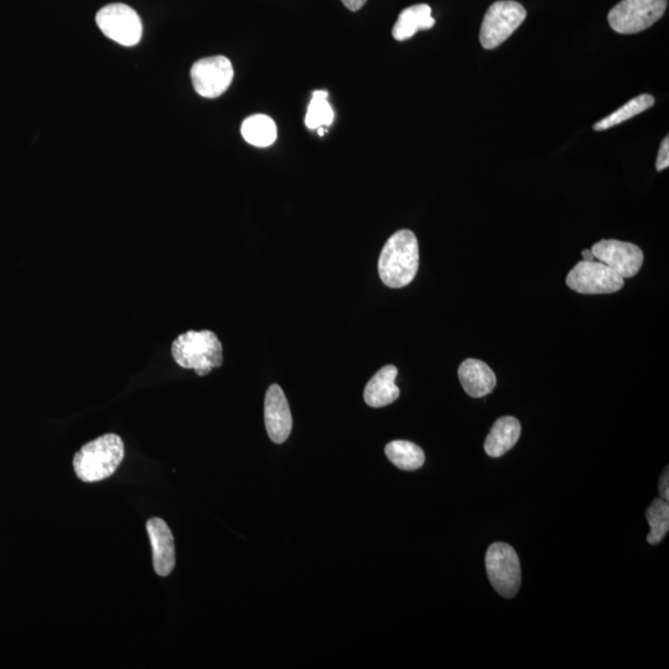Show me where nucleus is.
I'll use <instances>...</instances> for the list:
<instances>
[{
  "instance_id": "f257e3e1",
  "label": "nucleus",
  "mask_w": 669,
  "mask_h": 669,
  "mask_svg": "<svg viewBox=\"0 0 669 669\" xmlns=\"http://www.w3.org/2000/svg\"><path fill=\"white\" fill-rule=\"evenodd\" d=\"M419 268V245L412 231H397L383 246L378 259V273L388 288L411 284Z\"/></svg>"
},
{
  "instance_id": "f03ea898",
  "label": "nucleus",
  "mask_w": 669,
  "mask_h": 669,
  "mask_svg": "<svg viewBox=\"0 0 669 669\" xmlns=\"http://www.w3.org/2000/svg\"><path fill=\"white\" fill-rule=\"evenodd\" d=\"M126 454L124 443L117 434H105L92 440L74 456V470L80 480L92 484L112 476Z\"/></svg>"
},
{
  "instance_id": "7ed1b4c3",
  "label": "nucleus",
  "mask_w": 669,
  "mask_h": 669,
  "mask_svg": "<svg viewBox=\"0 0 669 669\" xmlns=\"http://www.w3.org/2000/svg\"><path fill=\"white\" fill-rule=\"evenodd\" d=\"M171 355L180 367L194 370L197 376L204 377L222 366L223 347L212 331L190 330L176 337Z\"/></svg>"
},
{
  "instance_id": "20e7f679",
  "label": "nucleus",
  "mask_w": 669,
  "mask_h": 669,
  "mask_svg": "<svg viewBox=\"0 0 669 669\" xmlns=\"http://www.w3.org/2000/svg\"><path fill=\"white\" fill-rule=\"evenodd\" d=\"M667 5V0H622L610 10V27L622 35L641 33L665 15Z\"/></svg>"
},
{
  "instance_id": "39448f33",
  "label": "nucleus",
  "mask_w": 669,
  "mask_h": 669,
  "mask_svg": "<svg viewBox=\"0 0 669 669\" xmlns=\"http://www.w3.org/2000/svg\"><path fill=\"white\" fill-rule=\"evenodd\" d=\"M485 564L492 588L502 598H515L522 583L520 558L515 549L507 543L491 544L487 549Z\"/></svg>"
},
{
  "instance_id": "423d86ee",
  "label": "nucleus",
  "mask_w": 669,
  "mask_h": 669,
  "mask_svg": "<svg viewBox=\"0 0 669 669\" xmlns=\"http://www.w3.org/2000/svg\"><path fill=\"white\" fill-rule=\"evenodd\" d=\"M527 12L513 0H500L487 10L480 30V43L486 50H494L510 38L525 22Z\"/></svg>"
},
{
  "instance_id": "0eeeda50",
  "label": "nucleus",
  "mask_w": 669,
  "mask_h": 669,
  "mask_svg": "<svg viewBox=\"0 0 669 669\" xmlns=\"http://www.w3.org/2000/svg\"><path fill=\"white\" fill-rule=\"evenodd\" d=\"M102 33L124 46L137 45L142 39L143 24L136 10L127 4L106 5L96 15Z\"/></svg>"
},
{
  "instance_id": "6e6552de",
  "label": "nucleus",
  "mask_w": 669,
  "mask_h": 669,
  "mask_svg": "<svg viewBox=\"0 0 669 669\" xmlns=\"http://www.w3.org/2000/svg\"><path fill=\"white\" fill-rule=\"evenodd\" d=\"M624 284V278L599 261L579 262L567 277L570 289L586 295L616 293Z\"/></svg>"
},
{
  "instance_id": "1a4fd4ad",
  "label": "nucleus",
  "mask_w": 669,
  "mask_h": 669,
  "mask_svg": "<svg viewBox=\"0 0 669 669\" xmlns=\"http://www.w3.org/2000/svg\"><path fill=\"white\" fill-rule=\"evenodd\" d=\"M191 80L201 97L217 98L231 86L235 71L232 62L225 56L206 57L191 67Z\"/></svg>"
},
{
  "instance_id": "9d476101",
  "label": "nucleus",
  "mask_w": 669,
  "mask_h": 669,
  "mask_svg": "<svg viewBox=\"0 0 669 669\" xmlns=\"http://www.w3.org/2000/svg\"><path fill=\"white\" fill-rule=\"evenodd\" d=\"M596 261L606 264L622 278L635 277L643 264L640 247L629 242L603 240L591 247Z\"/></svg>"
},
{
  "instance_id": "9b49d317",
  "label": "nucleus",
  "mask_w": 669,
  "mask_h": 669,
  "mask_svg": "<svg viewBox=\"0 0 669 669\" xmlns=\"http://www.w3.org/2000/svg\"><path fill=\"white\" fill-rule=\"evenodd\" d=\"M264 422L273 443L287 442L293 428L292 412L287 397L278 385L268 388L264 399Z\"/></svg>"
},
{
  "instance_id": "f8f14e48",
  "label": "nucleus",
  "mask_w": 669,
  "mask_h": 669,
  "mask_svg": "<svg viewBox=\"0 0 669 669\" xmlns=\"http://www.w3.org/2000/svg\"><path fill=\"white\" fill-rule=\"evenodd\" d=\"M147 531L153 549V565L159 577H168L175 568V543L167 522L150 518Z\"/></svg>"
},
{
  "instance_id": "ddd939ff",
  "label": "nucleus",
  "mask_w": 669,
  "mask_h": 669,
  "mask_svg": "<svg viewBox=\"0 0 669 669\" xmlns=\"http://www.w3.org/2000/svg\"><path fill=\"white\" fill-rule=\"evenodd\" d=\"M459 380L466 394L473 398L486 397L495 390L497 378L485 362L468 359L459 367Z\"/></svg>"
},
{
  "instance_id": "4468645a",
  "label": "nucleus",
  "mask_w": 669,
  "mask_h": 669,
  "mask_svg": "<svg viewBox=\"0 0 669 669\" xmlns=\"http://www.w3.org/2000/svg\"><path fill=\"white\" fill-rule=\"evenodd\" d=\"M398 370L396 366L388 365L382 367L367 383L363 398L368 406L382 408L390 406L399 398V388L396 385Z\"/></svg>"
},
{
  "instance_id": "2eb2a0df",
  "label": "nucleus",
  "mask_w": 669,
  "mask_h": 669,
  "mask_svg": "<svg viewBox=\"0 0 669 669\" xmlns=\"http://www.w3.org/2000/svg\"><path fill=\"white\" fill-rule=\"evenodd\" d=\"M521 432L520 420L515 417L497 419L485 440L486 454L491 458H501L517 444Z\"/></svg>"
},
{
  "instance_id": "dca6fc26",
  "label": "nucleus",
  "mask_w": 669,
  "mask_h": 669,
  "mask_svg": "<svg viewBox=\"0 0 669 669\" xmlns=\"http://www.w3.org/2000/svg\"><path fill=\"white\" fill-rule=\"evenodd\" d=\"M434 25L432 8L428 4L412 5L399 14L392 35L397 41H406L413 38L418 31L432 29Z\"/></svg>"
},
{
  "instance_id": "f3484780",
  "label": "nucleus",
  "mask_w": 669,
  "mask_h": 669,
  "mask_svg": "<svg viewBox=\"0 0 669 669\" xmlns=\"http://www.w3.org/2000/svg\"><path fill=\"white\" fill-rule=\"evenodd\" d=\"M242 137L257 148H267L277 140V124L266 114H254L242 124Z\"/></svg>"
},
{
  "instance_id": "a211bd4d",
  "label": "nucleus",
  "mask_w": 669,
  "mask_h": 669,
  "mask_svg": "<svg viewBox=\"0 0 669 669\" xmlns=\"http://www.w3.org/2000/svg\"><path fill=\"white\" fill-rule=\"evenodd\" d=\"M385 453L394 466L404 471L419 470L425 463L422 448L407 440H394L387 444Z\"/></svg>"
},
{
  "instance_id": "6ab92c4d",
  "label": "nucleus",
  "mask_w": 669,
  "mask_h": 669,
  "mask_svg": "<svg viewBox=\"0 0 669 669\" xmlns=\"http://www.w3.org/2000/svg\"><path fill=\"white\" fill-rule=\"evenodd\" d=\"M653 105H655V97L647 95V93L632 98L631 101L625 103L619 110L611 113L610 116L601 119V121L596 122L593 127L594 131L601 132L619 126V124L629 121V119L650 110Z\"/></svg>"
},
{
  "instance_id": "aec40b11",
  "label": "nucleus",
  "mask_w": 669,
  "mask_h": 669,
  "mask_svg": "<svg viewBox=\"0 0 669 669\" xmlns=\"http://www.w3.org/2000/svg\"><path fill=\"white\" fill-rule=\"evenodd\" d=\"M646 518L648 525L651 527V532L647 536V542L652 544V546H656V544L661 543L665 539L669 531L668 501L663 499L653 501L646 512Z\"/></svg>"
},
{
  "instance_id": "412c9836",
  "label": "nucleus",
  "mask_w": 669,
  "mask_h": 669,
  "mask_svg": "<svg viewBox=\"0 0 669 669\" xmlns=\"http://www.w3.org/2000/svg\"><path fill=\"white\" fill-rule=\"evenodd\" d=\"M328 97L329 93L326 91H315L313 93V100L310 102L307 117H305V124L311 131L321 127H329L333 124L335 113L328 102Z\"/></svg>"
},
{
  "instance_id": "4be33fe9",
  "label": "nucleus",
  "mask_w": 669,
  "mask_h": 669,
  "mask_svg": "<svg viewBox=\"0 0 669 669\" xmlns=\"http://www.w3.org/2000/svg\"><path fill=\"white\" fill-rule=\"evenodd\" d=\"M669 167V137L663 139L660 152L656 160L657 171L666 170Z\"/></svg>"
},
{
  "instance_id": "5701e85b",
  "label": "nucleus",
  "mask_w": 669,
  "mask_h": 669,
  "mask_svg": "<svg viewBox=\"0 0 669 669\" xmlns=\"http://www.w3.org/2000/svg\"><path fill=\"white\" fill-rule=\"evenodd\" d=\"M668 486H669V475H668V468H666L665 473H663L660 480V487H658V490H660L661 499L666 501L669 500Z\"/></svg>"
},
{
  "instance_id": "b1692460",
  "label": "nucleus",
  "mask_w": 669,
  "mask_h": 669,
  "mask_svg": "<svg viewBox=\"0 0 669 669\" xmlns=\"http://www.w3.org/2000/svg\"><path fill=\"white\" fill-rule=\"evenodd\" d=\"M342 4L351 12H359V10L367 3V0H341Z\"/></svg>"
},
{
  "instance_id": "393cba45",
  "label": "nucleus",
  "mask_w": 669,
  "mask_h": 669,
  "mask_svg": "<svg viewBox=\"0 0 669 669\" xmlns=\"http://www.w3.org/2000/svg\"><path fill=\"white\" fill-rule=\"evenodd\" d=\"M584 261L593 262L596 261L593 252L591 250H584L582 252Z\"/></svg>"
},
{
  "instance_id": "a878e982",
  "label": "nucleus",
  "mask_w": 669,
  "mask_h": 669,
  "mask_svg": "<svg viewBox=\"0 0 669 669\" xmlns=\"http://www.w3.org/2000/svg\"><path fill=\"white\" fill-rule=\"evenodd\" d=\"M325 132H326V131H324V128H323V127L318 128V133H319V136H320V137H323Z\"/></svg>"
}]
</instances>
